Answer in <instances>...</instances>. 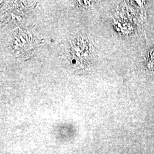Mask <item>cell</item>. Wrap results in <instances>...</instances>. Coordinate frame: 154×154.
I'll return each mask as SVG.
<instances>
[{
  "label": "cell",
  "instance_id": "cell-1",
  "mask_svg": "<svg viewBox=\"0 0 154 154\" xmlns=\"http://www.w3.org/2000/svg\"><path fill=\"white\" fill-rule=\"evenodd\" d=\"M148 67L150 70H154V51H152L149 54Z\"/></svg>",
  "mask_w": 154,
  "mask_h": 154
}]
</instances>
